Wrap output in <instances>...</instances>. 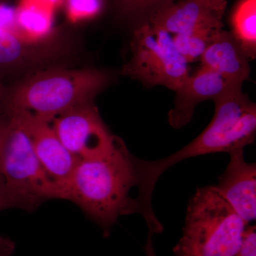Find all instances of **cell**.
Here are the masks:
<instances>
[{"mask_svg": "<svg viewBox=\"0 0 256 256\" xmlns=\"http://www.w3.org/2000/svg\"><path fill=\"white\" fill-rule=\"evenodd\" d=\"M132 156L121 139L106 156L80 160L64 188L62 200L80 207L105 236L120 216L130 215L136 184Z\"/></svg>", "mask_w": 256, "mask_h": 256, "instance_id": "1", "label": "cell"}, {"mask_svg": "<svg viewBox=\"0 0 256 256\" xmlns=\"http://www.w3.org/2000/svg\"><path fill=\"white\" fill-rule=\"evenodd\" d=\"M108 80L107 74L97 69L46 70L5 94L0 112H24L50 122L60 114L94 102Z\"/></svg>", "mask_w": 256, "mask_h": 256, "instance_id": "2", "label": "cell"}, {"mask_svg": "<svg viewBox=\"0 0 256 256\" xmlns=\"http://www.w3.org/2000/svg\"><path fill=\"white\" fill-rule=\"evenodd\" d=\"M248 224L214 186L197 188L186 208L183 234L175 256H234Z\"/></svg>", "mask_w": 256, "mask_h": 256, "instance_id": "3", "label": "cell"}, {"mask_svg": "<svg viewBox=\"0 0 256 256\" xmlns=\"http://www.w3.org/2000/svg\"><path fill=\"white\" fill-rule=\"evenodd\" d=\"M131 52L122 74L144 85L176 92L190 76L188 60L175 46L172 36L150 24L142 23L136 30Z\"/></svg>", "mask_w": 256, "mask_h": 256, "instance_id": "4", "label": "cell"}, {"mask_svg": "<svg viewBox=\"0 0 256 256\" xmlns=\"http://www.w3.org/2000/svg\"><path fill=\"white\" fill-rule=\"evenodd\" d=\"M8 118L9 128L2 156L4 182L42 203L54 198L60 200L62 192L42 168L28 133L18 121Z\"/></svg>", "mask_w": 256, "mask_h": 256, "instance_id": "5", "label": "cell"}, {"mask_svg": "<svg viewBox=\"0 0 256 256\" xmlns=\"http://www.w3.org/2000/svg\"><path fill=\"white\" fill-rule=\"evenodd\" d=\"M50 124L64 146L79 160L106 156L121 140L110 132L94 102L60 114Z\"/></svg>", "mask_w": 256, "mask_h": 256, "instance_id": "6", "label": "cell"}, {"mask_svg": "<svg viewBox=\"0 0 256 256\" xmlns=\"http://www.w3.org/2000/svg\"><path fill=\"white\" fill-rule=\"evenodd\" d=\"M21 124L31 140L35 154L48 176L62 192V198L79 162L60 140L52 124L24 112H4Z\"/></svg>", "mask_w": 256, "mask_h": 256, "instance_id": "7", "label": "cell"}, {"mask_svg": "<svg viewBox=\"0 0 256 256\" xmlns=\"http://www.w3.org/2000/svg\"><path fill=\"white\" fill-rule=\"evenodd\" d=\"M244 149L229 153L230 160L215 188L247 224L256 218V164L246 161Z\"/></svg>", "mask_w": 256, "mask_h": 256, "instance_id": "8", "label": "cell"}, {"mask_svg": "<svg viewBox=\"0 0 256 256\" xmlns=\"http://www.w3.org/2000/svg\"><path fill=\"white\" fill-rule=\"evenodd\" d=\"M208 0H180L152 15L146 22L172 36L223 30L222 18Z\"/></svg>", "mask_w": 256, "mask_h": 256, "instance_id": "9", "label": "cell"}, {"mask_svg": "<svg viewBox=\"0 0 256 256\" xmlns=\"http://www.w3.org/2000/svg\"><path fill=\"white\" fill-rule=\"evenodd\" d=\"M242 88L224 78L220 74L200 67L190 74L186 82L176 90L174 108L168 114L172 127L180 129L192 120L196 106L208 100H214L233 89Z\"/></svg>", "mask_w": 256, "mask_h": 256, "instance_id": "10", "label": "cell"}, {"mask_svg": "<svg viewBox=\"0 0 256 256\" xmlns=\"http://www.w3.org/2000/svg\"><path fill=\"white\" fill-rule=\"evenodd\" d=\"M201 66L220 74L236 85L242 86L248 80L250 68L232 32L222 30L212 38L202 56Z\"/></svg>", "mask_w": 256, "mask_h": 256, "instance_id": "11", "label": "cell"}, {"mask_svg": "<svg viewBox=\"0 0 256 256\" xmlns=\"http://www.w3.org/2000/svg\"><path fill=\"white\" fill-rule=\"evenodd\" d=\"M232 34L248 60L256 56V0H240L232 16Z\"/></svg>", "mask_w": 256, "mask_h": 256, "instance_id": "12", "label": "cell"}, {"mask_svg": "<svg viewBox=\"0 0 256 256\" xmlns=\"http://www.w3.org/2000/svg\"><path fill=\"white\" fill-rule=\"evenodd\" d=\"M50 15L43 8L31 5L16 13V34L30 43L44 38L50 33Z\"/></svg>", "mask_w": 256, "mask_h": 256, "instance_id": "13", "label": "cell"}, {"mask_svg": "<svg viewBox=\"0 0 256 256\" xmlns=\"http://www.w3.org/2000/svg\"><path fill=\"white\" fill-rule=\"evenodd\" d=\"M31 44L16 34L0 28V67L10 68L24 62L32 52Z\"/></svg>", "mask_w": 256, "mask_h": 256, "instance_id": "14", "label": "cell"}, {"mask_svg": "<svg viewBox=\"0 0 256 256\" xmlns=\"http://www.w3.org/2000/svg\"><path fill=\"white\" fill-rule=\"evenodd\" d=\"M218 32L174 35L172 36L173 41L178 52L188 60V63H191L200 60L213 37Z\"/></svg>", "mask_w": 256, "mask_h": 256, "instance_id": "15", "label": "cell"}, {"mask_svg": "<svg viewBox=\"0 0 256 256\" xmlns=\"http://www.w3.org/2000/svg\"><path fill=\"white\" fill-rule=\"evenodd\" d=\"M42 204L36 198L16 191L6 183L0 182V212L14 208L32 212Z\"/></svg>", "mask_w": 256, "mask_h": 256, "instance_id": "16", "label": "cell"}, {"mask_svg": "<svg viewBox=\"0 0 256 256\" xmlns=\"http://www.w3.org/2000/svg\"><path fill=\"white\" fill-rule=\"evenodd\" d=\"M124 12L142 18L146 22L152 15L175 2V0H120Z\"/></svg>", "mask_w": 256, "mask_h": 256, "instance_id": "17", "label": "cell"}, {"mask_svg": "<svg viewBox=\"0 0 256 256\" xmlns=\"http://www.w3.org/2000/svg\"><path fill=\"white\" fill-rule=\"evenodd\" d=\"M99 8V0H68L69 12L75 18L92 16Z\"/></svg>", "mask_w": 256, "mask_h": 256, "instance_id": "18", "label": "cell"}, {"mask_svg": "<svg viewBox=\"0 0 256 256\" xmlns=\"http://www.w3.org/2000/svg\"><path fill=\"white\" fill-rule=\"evenodd\" d=\"M234 256H256V227L248 226L242 246Z\"/></svg>", "mask_w": 256, "mask_h": 256, "instance_id": "19", "label": "cell"}, {"mask_svg": "<svg viewBox=\"0 0 256 256\" xmlns=\"http://www.w3.org/2000/svg\"><path fill=\"white\" fill-rule=\"evenodd\" d=\"M0 28L16 34V13L14 9L0 5Z\"/></svg>", "mask_w": 256, "mask_h": 256, "instance_id": "20", "label": "cell"}, {"mask_svg": "<svg viewBox=\"0 0 256 256\" xmlns=\"http://www.w3.org/2000/svg\"><path fill=\"white\" fill-rule=\"evenodd\" d=\"M10 119L3 112H0V182H4L2 173V156L3 148L9 128Z\"/></svg>", "mask_w": 256, "mask_h": 256, "instance_id": "21", "label": "cell"}, {"mask_svg": "<svg viewBox=\"0 0 256 256\" xmlns=\"http://www.w3.org/2000/svg\"><path fill=\"white\" fill-rule=\"evenodd\" d=\"M15 248V242L12 239L0 236V256H12Z\"/></svg>", "mask_w": 256, "mask_h": 256, "instance_id": "22", "label": "cell"}, {"mask_svg": "<svg viewBox=\"0 0 256 256\" xmlns=\"http://www.w3.org/2000/svg\"><path fill=\"white\" fill-rule=\"evenodd\" d=\"M152 237L153 234L149 232L144 247L146 256H156V252H154V246H153Z\"/></svg>", "mask_w": 256, "mask_h": 256, "instance_id": "23", "label": "cell"}, {"mask_svg": "<svg viewBox=\"0 0 256 256\" xmlns=\"http://www.w3.org/2000/svg\"><path fill=\"white\" fill-rule=\"evenodd\" d=\"M213 5L216 10H218L220 14H224L226 6V0H208Z\"/></svg>", "mask_w": 256, "mask_h": 256, "instance_id": "24", "label": "cell"}, {"mask_svg": "<svg viewBox=\"0 0 256 256\" xmlns=\"http://www.w3.org/2000/svg\"><path fill=\"white\" fill-rule=\"evenodd\" d=\"M5 94L6 92L3 90L2 86L0 85V110H1L2 107L3 102H4Z\"/></svg>", "mask_w": 256, "mask_h": 256, "instance_id": "25", "label": "cell"}, {"mask_svg": "<svg viewBox=\"0 0 256 256\" xmlns=\"http://www.w3.org/2000/svg\"><path fill=\"white\" fill-rule=\"evenodd\" d=\"M42 1L50 3V4H55V3L58 2L60 0H42Z\"/></svg>", "mask_w": 256, "mask_h": 256, "instance_id": "26", "label": "cell"}]
</instances>
